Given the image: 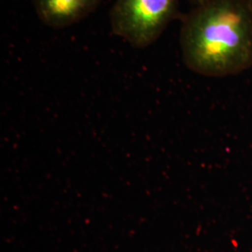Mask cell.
Returning <instances> with one entry per match:
<instances>
[{
	"mask_svg": "<svg viewBox=\"0 0 252 252\" xmlns=\"http://www.w3.org/2000/svg\"><path fill=\"white\" fill-rule=\"evenodd\" d=\"M182 58L207 77L235 75L252 65V0H209L182 22Z\"/></svg>",
	"mask_w": 252,
	"mask_h": 252,
	"instance_id": "6da1fadb",
	"label": "cell"
},
{
	"mask_svg": "<svg viewBox=\"0 0 252 252\" xmlns=\"http://www.w3.org/2000/svg\"><path fill=\"white\" fill-rule=\"evenodd\" d=\"M179 0H115L110 24L130 45L145 48L162 35L175 17Z\"/></svg>",
	"mask_w": 252,
	"mask_h": 252,
	"instance_id": "7a4b0ae2",
	"label": "cell"
},
{
	"mask_svg": "<svg viewBox=\"0 0 252 252\" xmlns=\"http://www.w3.org/2000/svg\"><path fill=\"white\" fill-rule=\"evenodd\" d=\"M101 0H34L39 19L49 27H68L84 18Z\"/></svg>",
	"mask_w": 252,
	"mask_h": 252,
	"instance_id": "3957f363",
	"label": "cell"
},
{
	"mask_svg": "<svg viewBox=\"0 0 252 252\" xmlns=\"http://www.w3.org/2000/svg\"><path fill=\"white\" fill-rule=\"evenodd\" d=\"M190 2H192L193 4H195L196 6H198V5H201V4H203V3H206L207 1H209V0H189Z\"/></svg>",
	"mask_w": 252,
	"mask_h": 252,
	"instance_id": "277c9868",
	"label": "cell"
},
{
	"mask_svg": "<svg viewBox=\"0 0 252 252\" xmlns=\"http://www.w3.org/2000/svg\"></svg>",
	"mask_w": 252,
	"mask_h": 252,
	"instance_id": "5b68a950",
	"label": "cell"
}]
</instances>
